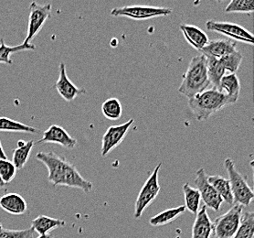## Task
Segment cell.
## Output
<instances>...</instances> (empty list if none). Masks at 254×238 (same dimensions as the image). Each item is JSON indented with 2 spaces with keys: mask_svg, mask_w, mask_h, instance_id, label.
<instances>
[{
  "mask_svg": "<svg viewBox=\"0 0 254 238\" xmlns=\"http://www.w3.org/2000/svg\"><path fill=\"white\" fill-rule=\"evenodd\" d=\"M36 159L46 166L49 171L48 180L52 185L77 188L86 193L93 190V183L85 180L73 164L56 152H38Z\"/></svg>",
  "mask_w": 254,
  "mask_h": 238,
  "instance_id": "cell-1",
  "label": "cell"
},
{
  "mask_svg": "<svg viewBox=\"0 0 254 238\" xmlns=\"http://www.w3.org/2000/svg\"><path fill=\"white\" fill-rule=\"evenodd\" d=\"M210 85L207 69V58L200 54L191 59L183 80L179 88V92L188 98H192L202 93Z\"/></svg>",
  "mask_w": 254,
  "mask_h": 238,
  "instance_id": "cell-2",
  "label": "cell"
},
{
  "mask_svg": "<svg viewBox=\"0 0 254 238\" xmlns=\"http://www.w3.org/2000/svg\"><path fill=\"white\" fill-rule=\"evenodd\" d=\"M229 105H232L229 97L215 88L207 89L189 99V106L197 121L207 120L216 112Z\"/></svg>",
  "mask_w": 254,
  "mask_h": 238,
  "instance_id": "cell-3",
  "label": "cell"
},
{
  "mask_svg": "<svg viewBox=\"0 0 254 238\" xmlns=\"http://www.w3.org/2000/svg\"><path fill=\"white\" fill-rule=\"evenodd\" d=\"M224 167L229 175L231 192L233 196V204L248 206L253 202L254 193L253 189L249 186L245 177L238 171L235 163L231 159H226Z\"/></svg>",
  "mask_w": 254,
  "mask_h": 238,
  "instance_id": "cell-4",
  "label": "cell"
},
{
  "mask_svg": "<svg viewBox=\"0 0 254 238\" xmlns=\"http://www.w3.org/2000/svg\"><path fill=\"white\" fill-rule=\"evenodd\" d=\"M243 211V206L233 204L225 214L217 217L212 223V232L215 238H233L240 227Z\"/></svg>",
  "mask_w": 254,
  "mask_h": 238,
  "instance_id": "cell-5",
  "label": "cell"
},
{
  "mask_svg": "<svg viewBox=\"0 0 254 238\" xmlns=\"http://www.w3.org/2000/svg\"><path fill=\"white\" fill-rule=\"evenodd\" d=\"M161 167L162 163H159L154 169V171L151 173L149 178L144 182L142 189L139 192L138 196L136 198V201L134 203L133 216L135 219H138L143 215L144 210L156 200V198L160 192L158 176H159V170Z\"/></svg>",
  "mask_w": 254,
  "mask_h": 238,
  "instance_id": "cell-6",
  "label": "cell"
},
{
  "mask_svg": "<svg viewBox=\"0 0 254 238\" xmlns=\"http://www.w3.org/2000/svg\"><path fill=\"white\" fill-rule=\"evenodd\" d=\"M172 9L164 6H127L114 8L111 15L114 17H127L134 20H145L166 17L172 14Z\"/></svg>",
  "mask_w": 254,
  "mask_h": 238,
  "instance_id": "cell-7",
  "label": "cell"
},
{
  "mask_svg": "<svg viewBox=\"0 0 254 238\" xmlns=\"http://www.w3.org/2000/svg\"><path fill=\"white\" fill-rule=\"evenodd\" d=\"M29 24H28V33L24 40L23 43L28 44L34 39L38 33L41 31L47 20L52 17V4L47 3L44 5L32 2L30 4Z\"/></svg>",
  "mask_w": 254,
  "mask_h": 238,
  "instance_id": "cell-8",
  "label": "cell"
},
{
  "mask_svg": "<svg viewBox=\"0 0 254 238\" xmlns=\"http://www.w3.org/2000/svg\"><path fill=\"white\" fill-rule=\"evenodd\" d=\"M206 28L210 31L227 36L230 40L241 41L250 45H254V37L253 33L242 27L241 25L223 21L208 20L206 22Z\"/></svg>",
  "mask_w": 254,
  "mask_h": 238,
  "instance_id": "cell-9",
  "label": "cell"
},
{
  "mask_svg": "<svg viewBox=\"0 0 254 238\" xmlns=\"http://www.w3.org/2000/svg\"><path fill=\"white\" fill-rule=\"evenodd\" d=\"M195 183L196 190L200 193L201 200L205 203V206L209 207L215 212H219L223 200L218 194V192H216L212 185L208 182V175L204 168H198L196 170Z\"/></svg>",
  "mask_w": 254,
  "mask_h": 238,
  "instance_id": "cell-10",
  "label": "cell"
},
{
  "mask_svg": "<svg viewBox=\"0 0 254 238\" xmlns=\"http://www.w3.org/2000/svg\"><path fill=\"white\" fill-rule=\"evenodd\" d=\"M134 119H130L127 122L118 126H112L106 130L102 140L101 154L106 157L111 151L121 144L128 133V130L133 125Z\"/></svg>",
  "mask_w": 254,
  "mask_h": 238,
  "instance_id": "cell-11",
  "label": "cell"
},
{
  "mask_svg": "<svg viewBox=\"0 0 254 238\" xmlns=\"http://www.w3.org/2000/svg\"><path fill=\"white\" fill-rule=\"evenodd\" d=\"M54 87L56 88L59 94L66 101L72 102L74 99L87 93L86 89L83 87H77L75 84L70 81L67 76L66 65L64 63H61L59 66V78Z\"/></svg>",
  "mask_w": 254,
  "mask_h": 238,
  "instance_id": "cell-12",
  "label": "cell"
},
{
  "mask_svg": "<svg viewBox=\"0 0 254 238\" xmlns=\"http://www.w3.org/2000/svg\"><path fill=\"white\" fill-rule=\"evenodd\" d=\"M42 143H56L68 150H72L77 145V140L72 138L64 128L58 125H52L42 132V139L35 143L39 145Z\"/></svg>",
  "mask_w": 254,
  "mask_h": 238,
  "instance_id": "cell-13",
  "label": "cell"
},
{
  "mask_svg": "<svg viewBox=\"0 0 254 238\" xmlns=\"http://www.w3.org/2000/svg\"><path fill=\"white\" fill-rule=\"evenodd\" d=\"M237 50L236 42L230 39H221L208 41V44L200 51L203 55L220 59Z\"/></svg>",
  "mask_w": 254,
  "mask_h": 238,
  "instance_id": "cell-14",
  "label": "cell"
},
{
  "mask_svg": "<svg viewBox=\"0 0 254 238\" xmlns=\"http://www.w3.org/2000/svg\"><path fill=\"white\" fill-rule=\"evenodd\" d=\"M212 234V222L204 205L196 213L192 227V238H209Z\"/></svg>",
  "mask_w": 254,
  "mask_h": 238,
  "instance_id": "cell-15",
  "label": "cell"
},
{
  "mask_svg": "<svg viewBox=\"0 0 254 238\" xmlns=\"http://www.w3.org/2000/svg\"><path fill=\"white\" fill-rule=\"evenodd\" d=\"M180 29L184 35L186 41L198 52H200L209 41L208 35L203 31L202 29H199L196 26L182 24L180 25Z\"/></svg>",
  "mask_w": 254,
  "mask_h": 238,
  "instance_id": "cell-16",
  "label": "cell"
},
{
  "mask_svg": "<svg viewBox=\"0 0 254 238\" xmlns=\"http://www.w3.org/2000/svg\"><path fill=\"white\" fill-rule=\"evenodd\" d=\"M0 207L10 215H24L28 210V203L17 193H6L0 198Z\"/></svg>",
  "mask_w": 254,
  "mask_h": 238,
  "instance_id": "cell-17",
  "label": "cell"
},
{
  "mask_svg": "<svg viewBox=\"0 0 254 238\" xmlns=\"http://www.w3.org/2000/svg\"><path fill=\"white\" fill-rule=\"evenodd\" d=\"M218 90L225 93L231 100V104H235L241 92V83L236 74H229L223 76Z\"/></svg>",
  "mask_w": 254,
  "mask_h": 238,
  "instance_id": "cell-18",
  "label": "cell"
},
{
  "mask_svg": "<svg viewBox=\"0 0 254 238\" xmlns=\"http://www.w3.org/2000/svg\"><path fill=\"white\" fill-rule=\"evenodd\" d=\"M65 226V221L49 217L46 215H40L37 218H35L31 223V228L34 230V232L38 233L40 236L48 235L52 230Z\"/></svg>",
  "mask_w": 254,
  "mask_h": 238,
  "instance_id": "cell-19",
  "label": "cell"
},
{
  "mask_svg": "<svg viewBox=\"0 0 254 238\" xmlns=\"http://www.w3.org/2000/svg\"><path fill=\"white\" fill-rule=\"evenodd\" d=\"M208 182L212 185L216 192L220 195L223 202L233 205V196L231 192V184L230 180L221 177L220 175H214V176H208Z\"/></svg>",
  "mask_w": 254,
  "mask_h": 238,
  "instance_id": "cell-20",
  "label": "cell"
},
{
  "mask_svg": "<svg viewBox=\"0 0 254 238\" xmlns=\"http://www.w3.org/2000/svg\"><path fill=\"white\" fill-rule=\"evenodd\" d=\"M185 205L165 210L161 213L153 216L149 221V224L153 227H163L172 223L177 218H179L180 215L185 214Z\"/></svg>",
  "mask_w": 254,
  "mask_h": 238,
  "instance_id": "cell-21",
  "label": "cell"
},
{
  "mask_svg": "<svg viewBox=\"0 0 254 238\" xmlns=\"http://www.w3.org/2000/svg\"><path fill=\"white\" fill-rule=\"evenodd\" d=\"M36 46L34 44L28 43V44H19L17 46H7L3 39H0V64H13L11 55L14 53L24 52V51H35Z\"/></svg>",
  "mask_w": 254,
  "mask_h": 238,
  "instance_id": "cell-22",
  "label": "cell"
},
{
  "mask_svg": "<svg viewBox=\"0 0 254 238\" xmlns=\"http://www.w3.org/2000/svg\"><path fill=\"white\" fill-rule=\"evenodd\" d=\"M0 131L18 132V133L41 134L42 131L38 128L28 126L23 123L17 122L6 116L0 117Z\"/></svg>",
  "mask_w": 254,
  "mask_h": 238,
  "instance_id": "cell-23",
  "label": "cell"
},
{
  "mask_svg": "<svg viewBox=\"0 0 254 238\" xmlns=\"http://www.w3.org/2000/svg\"><path fill=\"white\" fill-rule=\"evenodd\" d=\"M206 58H207L208 79L210 81V84L212 85V88L218 89L220 86L222 77L225 76V69L218 59L208 57V56H206Z\"/></svg>",
  "mask_w": 254,
  "mask_h": 238,
  "instance_id": "cell-24",
  "label": "cell"
},
{
  "mask_svg": "<svg viewBox=\"0 0 254 238\" xmlns=\"http://www.w3.org/2000/svg\"><path fill=\"white\" fill-rule=\"evenodd\" d=\"M183 192L185 196L186 210H189L193 215H196L201 202L200 193L196 188L191 187L189 183L183 185Z\"/></svg>",
  "mask_w": 254,
  "mask_h": 238,
  "instance_id": "cell-25",
  "label": "cell"
},
{
  "mask_svg": "<svg viewBox=\"0 0 254 238\" xmlns=\"http://www.w3.org/2000/svg\"><path fill=\"white\" fill-rule=\"evenodd\" d=\"M35 146L33 140H29L25 143L22 147H17L15 151H13L12 163L17 169H21L27 164L29 160L31 151Z\"/></svg>",
  "mask_w": 254,
  "mask_h": 238,
  "instance_id": "cell-26",
  "label": "cell"
},
{
  "mask_svg": "<svg viewBox=\"0 0 254 238\" xmlns=\"http://www.w3.org/2000/svg\"><path fill=\"white\" fill-rule=\"evenodd\" d=\"M254 213L245 212L241 217V224L236 234L232 238H254Z\"/></svg>",
  "mask_w": 254,
  "mask_h": 238,
  "instance_id": "cell-27",
  "label": "cell"
},
{
  "mask_svg": "<svg viewBox=\"0 0 254 238\" xmlns=\"http://www.w3.org/2000/svg\"><path fill=\"white\" fill-rule=\"evenodd\" d=\"M102 112L104 116L110 120H118L123 115V106L121 102L117 98L105 100L102 105Z\"/></svg>",
  "mask_w": 254,
  "mask_h": 238,
  "instance_id": "cell-28",
  "label": "cell"
},
{
  "mask_svg": "<svg viewBox=\"0 0 254 238\" xmlns=\"http://www.w3.org/2000/svg\"><path fill=\"white\" fill-rule=\"evenodd\" d=\"M243 53L239 50L234 51L233 53L226 55L222 58L218 59L221 65L224 67L225 71L230 72L231 74H235L243 62Z\"/></svg>",
  "mask_w": 254,
  "mask_h": 238,
  "instance_id": "cell-29",
  "label": "cell"
},
{
  "mask_svg": "<svg viewBox=\"0 0 254 238\" xmlns=\"http://www.w3.org/2000/svg\"><path fill=\"white\" fill-rule=\"evenodd\" d=\"M226 13H247L254 12V0H232L226 6Z\"/></svg>",
  "mask_w": 254,
  "mask_h": 238,
  "instance_id": "cell-30",
  "label": "cell"
},
{
  "mask_svg": "<svg viewBox=\"0 0 254 238\" xmlns=\"http://www.w3.org/2000/svg\"><path fill=\"white\" fill-rule=\"evenodd\" d=\"M17 174V168L8 159H0V177L5 184L10 183Z\"/></svg>",
  "mask_w": 254,
  "mask_h": 238,
  "instance_id": "cell-31",
  "label": "cell"
},
{
  "mask_svg": "<svg viewBox=\"0 0 254 238\" xmlns=\"http://www.w3.org/2000/svg\"><path fill=\"white\" fill-rule=\"evenodd\" d=\"M0 159H7L6 154L5 153V151H4V149H3V146L1 144V141H0Z\"/></svg>",
  "mask_w": 254,
  "mask_h": 238,
  "instance_id": "cell-32",
  "label": "cell"
},
{
  "mask_svg": "<svg viewBox=\"0 0 254 238\" xmlns=\"http://www.w3.org/2000/svg\"><path fill=\"white\" fill-rule=\"evenodd\" d=\"M54 238L52 234H48V235H44V236H40L39 238Z\"/></svg>",
  "mask_w": 254,
  "mask_h": 238,
  "instance_id": "cell-33",
  "label": "cell"
},
{
  "mask_svg": "<svg viewBox=\"0 0 254 238\" xmlns=\"http://www.w3.org/2000/svg\"><path fill=\"white\" fill-rule=\"evenodd\" d=\"M25 143H26V141H24V140H19V141H17V147H22V146L25 145Z\"/></svg>",
  "mask_w": 254,
  "mask_h": 238,
  "instance_id": "cell-34",
  "label": "cell"
},
{
  "mask_svg": "<svg viewBox=\"0 0 254 238\" xmlns=\"http://www.w3.org/2000/svg\"><path fill=\"white\" fill-rule=\"evenodd\" d=\"M6 186V184L4 183V181L2 180V179H1V177H0V189H2V188H4Z\"/></svg>",
  "mask_w": 254,
  "mask_h": 238,
  "instance_id": "cell-35",
  "label": "cell"
},
{
  "mask_svg": "<svg viewBox=\"0 0 254 238\" xmlns=\"http://www.w3.org/2000/svg\"><path fill=\"white\" fill-rule=\"evenodd\" d=\"M2 228H3V226H2V224H1V223H0V230H1V229H2Z\"/></svg>",
  "mask_w": 254,
  "mask_h": 238,
  "instance_id": "cell-36",
  "label": "cell"
},
{
  "mask_svg": "<svg viewBox=\"0 0 254 238\" xmlns=\"http://www.w3.org/2000/svg\"><path fill=\"white\" fill-rule=\"evenodd\" d=\"M0 238H3V237H2V236H1V235H0Z\"/></svg>",
  "mask_w": 254,
  "mask_h": 238,
  "instance_id": "cell-37",
  "label": "cell"
}]
</instances>
